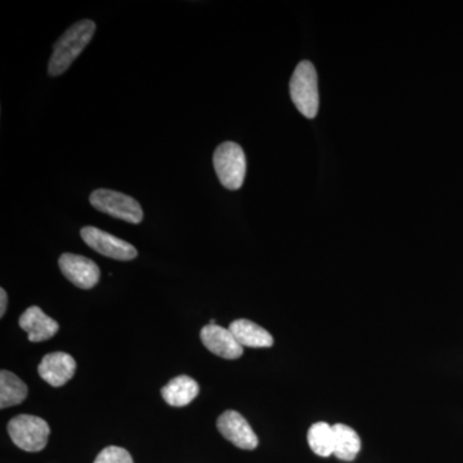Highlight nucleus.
Returning <instances> with one entry per match:
<instances>
[{
    "label": "nucleus",
    "mask_w": 463,
    "mask_h": 463,
    "mask_svg": "<svg viewBox=\"0 0 463 463\" xmlns=\"http://www.w3.org/2000/svg\"><path fill=\"white\" fill-rule=\"evenodd\" d=\"M8 434L20 449L41 452L47 447L51 429L41 417L20 414L9 421Z\"/></svg>",
    "instance_id": "20e7f679"
},
{
    "label": "nucleus",
    "mask_w": 463,
    "mask_h": 463,
    "mask_svg": "<svg viewBox=\"0 0 463 463\" xmlns=\"http://www.w3.org/2000/svg\"><path fill=\"white\" fill-rule=\"evenodd\" d=\"M90 201L99 212L128 223L139 224L143 221V210L138 201L121 192L100 188L91 192Z\"/></svg>",
    "instance_id": "39448f33"
},
{
    "label": "nucleus",
    "mask_w": 463,
    "mask_h": 463,
    "mask_svg": "<svg viewBox=\"0 0 463 463\" xmlns=\"http://www.w3.org/2000/svg\"><path fill=\"white\" fill-rule=\"evenodd\" d=\"M81 239L94 251L115 260L129 261L137 258L138 251L127 241L118 239L108 232L96 227H85L80 232Z\"/></svg>",
    "instance_id": "423d86ee"
},
{
    "label": "nucleus",
    "mask_w": 463,
    "mask_h": 463,
    "mask_svg": "<svg viewBox=\"0 0 463 463\" xmlns=\"http://www.w3.org/2000/svg\"><path fill=\"white\" fill-rule=\"evenodd\" d=\"M20 327L29 335L33 343H42L50 340L60 330L58 323L45 315L39 307H30L20 317Z\"/></svg>",
    "instance_id": "9b49d317"
},
{
    "label": "nucleus",
    "mask_w": 463,
    "mask_h": 463,
    "mask_svg": "<svg viewBox=\"0 0 463 463\" xmlns=\"http://www.w3.org/2000/svg\"><path fill=\"white\" fill-rule=\"evenodd\" d=\"M199 383L188 376H178L161 390L164 401L172 407H184L199 395Z\"/></svg>",
    "instance_id": "f8f14e48"
},
{
    "label": "nucleus",
    "mask_w": 463,
    "mask_h": 463,
    "mask_svg": "<svg viewBox=\"0 0 463 463\" xmlns=\"http://www.w3.org/2000/svg\"><path fill=\"white\" fill-rule=\"evenodd\" d=\"M289 96L301 115L315 118L318 115L319 91L316 67L309 61H301L289 80Z\"/></svg>",
    "instance_id": "f03ea898"
},
{
    "label": "nucleus",
    "mask_w": 463,
    "mask_h": 463,
    "mask_svg": "<svg viewBox=\"0 0 463 463\" xmlns=\"http://www.w3.org/2000/svg\"><path fill=\"white\" fill-rule=\"evenodd\" d=\"M7 292H5V288H0V317L5 316V310H7Z\"/></svg>",
    "instance_id": "a211bd4d"
},
{
    "label": "nucleus",
    "mask_w": 463,
    "mask_h": 463,
    "mask_svg": "<svg viewBox=\"0 0 463 463\" xmlns=\"http://www.w3.org/2000/svg\"><path fill=\"white\" fill-rule=\"evenodd\" d=\"M214 167L219 182L227 190L242 187L246 175V156L242 147L234 142H224L214 152Z\"/></svg>",
    "instance_id": "7ed1b4c3"
},
{
    "label": "nucleus",
    "mask_w": 463,
    "mask_h": 463,
    "mask_svg": "<svg viewBox=\"0 0 463 463\" xmlns=\"http://www.w3.org/2000/svg\"><path fill=\"white\" fill-rule=\"evenodd\" d=\"M307 443L316 455L321 457L334 455V426L328 425L327 422L315 423L307 432Z\"/></svg>",
    "instance_id": "dca6fc26"
},
{
    "label": "nucleus",
    "mask_w": 463,
    "mask_h": 463,
    "mask_svg": "<svg viewBox=\"0 0 463 463\" xmlns=\"http://www.w3.org/2000/svg\"><path fill=\"white\" fill-rule=\"evenodd\" d=\"M96 33V24L90 20L79 21L56 42L52 53L48 74L62 75L70 69L72 62L80 56L84 48L90 44Z\"/></svg>",
    "instance_id": "f257e3e1"
},
{
    "label": "nucleus",
    "mask_w": 463,
    "mask_h": 463,
    "mask_svg": "<svg viewBox=\"0 0 463 463\" xmlns=\"http://www.w3.org/2000/svg\"><path fill=\"white\" fill-rule=\"evenodd\" d=\"M334 455L343 461H353L361 450V439L350 426L336 423L334 425Z\"/></svg>",
    "instance_id": "4468645a"
},
{
    "label": "nucleus",
    "mask_w": 463,
    "mask_h": 463,
    "mask_svg": "<svg viewBox=\"0 0 463 463\" xmlns=\"http://www.w3.org/2000/svg\"><path fill=\"white\" fill-rule=\"evenodd\" d=\"M94 463H134L132 456L120 447H108L97 456Z\"/></svg>",
    "instance_id": "f3484780"
},
{
    "label": "nucleus",
    "mask_w": 463,
    "mask_h": 463,
    "mask_svg": "<svg viewBox=\"0 0 463 463\" xmlns=\"http://www.w3.org/2000/svg\"><path fill=\"white\" fill-rule=\"evenodd\" d=\"M218 430L228 441L241 449L252 450L259 439L245 417L236 411H227L218 419Z\"/></svg>",
    "instance_id": "6e6552de"
},
{
    "label": "nucleus",
    "mask_w": 463,
    "mask_h": 463,
    "mask_svg": "<svg viewBox=\"0 0 463 463\" xmlns=\"http://www.w3.org/2000/svg\"><path fill=\"white\" fill-rule=\"evenodd\" d=\"M58 264H60V269L63 276L70 282L74 283L76 288H93L99 281V265L90 259L66 252V254L61 255Z\"/></svg>",
    "instance_id": "0eeeda50"
},
{
    "label": "nucleus",
    "mask_w": 463,
    "mask_h": 463,
    "mask_svg": "<svg viewBox=\"0 0 463 463\" xmlns=\"http://www.w3.org/2000/svg\"><path fill=\"white\" fill-rule=\"evenodd\" d=\"M230 330L241 346L270 347L274 343L269 332L248 319H237V321L232 322Z\"/></svg>",
    "instance_id": "ddd939ff"
},
{
    "label": "nucleus",
    "mask_w": 463,
    "mask_h": 463,
    "mask_svg": "<svg viewBox=\"0 0 463 463\" xmlns=\"http://www.w3.org/2000/svg\"><path fill=\"white\" fill-rule=\"evenodd\" d=\"M200 337L206 349L221 358L239 359L243 354V346H241L230 328L207 325L201 330Z\"/></svg>",
    "instance_id": "1a4fd4ad"
},
{
    "label": "nucleus",
    "mask_w": 463,
    "mask_h": 463,
    "mask_svg": "<svg viewBox=\"0 0 463 463\" xmlns=\"http://www.w3.org/2000/svg\"><path fill=\"white\" fill-rule=\"evenodd\" d=\"M76 362L67 353L56 352L47 354L42 359L38 373L45 383L53 388H61L74 377Z\"/></svg>",
    "instance_id": "9d476101"
},
{
    "label": "nucleus",
    "mask_w": 463,
    "mask_h": 463,
    "mask_svg": "<svg viewBox=\"0 0 463 463\" xmlns=\"http://www.w3.org/2000/svg\"><path fill=\"white\" fill-rule=\"evenodd\" d=\"M27 397V386L16 374L3 370L0 373V408L23 403Z\"/></svg>",
    "instance_id": "2eb2a0df"
}]
</instances>
